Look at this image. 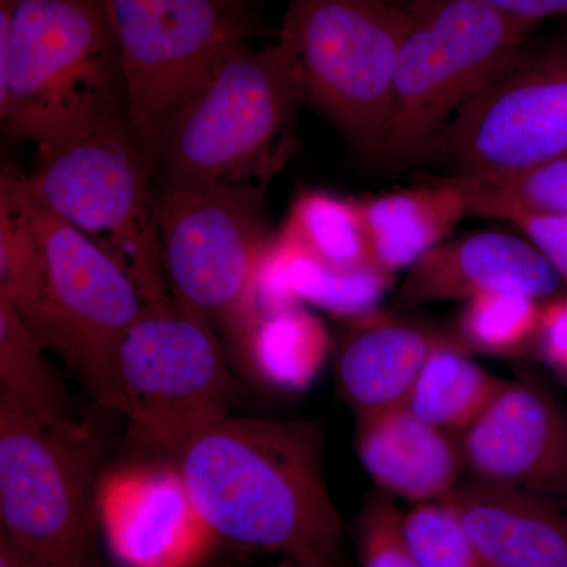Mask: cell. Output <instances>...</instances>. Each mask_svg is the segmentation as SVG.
<instances>
[{
	"label": "cell",
	"instance_id": "1",
	"mask_svg": "<svg viewBox=\"0 0 567 567\" xmlns=\"http://www.w3.org/2000/svg\"><path fill=\"white\" fill-rule=\"evenodd\" d=\"M323 457L319 421L229 415L194 436L175 466L219 543L336 563L344 525Z\"/></svg>",
	"mask_w": 567,
	"mask_h": 567
},
{
	"label": "cell",
	"instance_id": "2",
	"mask_svg": "<svg viewBox=\"0 0 567 567\" xmlns=\"http://www.w3.org/2000/svg\"><path fill=\"white\" fill-rule=\"evenodd\" d=\"M122 111L121 59L104 0H0L7 136L47 144Z\"/></svg>",
	"mask_w": 567,
	"mask_h": 567
},
{
	"label": "cell",
	"instance_id": "3",
	"mask_svg": "<svg viewBox=\"0 0 567 567\" xmlns=\"http://www.w3.org/2000/svg\"><path fill=\"white\" fill-rule=\"evenodd\" d=\"M306 100L292 52L235 44L164 126L155 153L162 182L252 185L268 182L292 152Z\"/></svg>",
	"mask_w": 567,
	"mask_h": 567
},
{
	"label": "cell",
	"instance_id": "4",
	"mask_svg": "<svg viewBox=\"0 0 567 567\" xmlns=\"http://www.w3.org/2000/svg\"><path fill=\"white\" fill-rule=\"evenodd\" d=\"M37 147L35 167L24 174L33 196L110 254L152 309L175 308L159 244L156 175L128 112Z\"/></svg>",
	"mask_w": 567,
	"mask_h": 567
},
{
	"label": "cell",
	"instance_id": "5",
	"mask_svg": "<svg viewBox=\"0 0 567 567\" xmlns=\"http://www.w3.org/2000/svg\"><path fill=\"white\" fill-rule=\"evenodd\" d=\"M0 185L20 205L39 249V293L22 320L44 349L82 377L100 404L122 413L115 358L151 306L110 254L33 196L24 174L6 171Z\"/></svg>",
	"mask_w": 567,
	"mask_h": 567
},
{
	"label": "cell",
	"instance_id": "6",
	"mask_svg": "<svg viewBox=\"0 0 567 567\" xmlns=\"http://www.w3.org/2000/svg\"><path fill=\"white\" fill-rule=\"evenodd\" d=\"M264 188L162 182L158 227L175 305L226 338L246 364L260 322L257 282L268 240Z\"/></svg>",
	"mask_w": 567,
	"mask_h": 567
},
{
	"label": "cell",
	"instance_id": "7",
	"mask_svg": "<svg viewBox=\"0 0 567 567\" xmlns=\"http://www.w3.org/2000/svg\"><path fill=\"white\" fill-rule=\"evenodd\" d=\"M96 440L0 398V535L37 567H99Z\"/></svg>",
	"mask_w": 567,
	"mask_h": 567
},
{
	"label": "cell",
	"instance_id": "8",
	"mask_svg": "<svg viewBox=\"0 0 567 567\" xmlns=\"http://www.w3.org/2000/svg\"><path fill=\"white\" fill-rule=\"evenodd\" d=\"M413 11L395 0H289L279 40L306 93L357 151L382 156L399 52Z\"/></svg>",
	"mask_w": 567,
	"mask_h": 567
},
{
	"label": "cell",
	"instance_id": "9",
	"mask_svg": "<svg viewBox=\"0 0 567 567\" xmlns=\"http://www.w3.org/2000/svg\"><path fill=\"white\" fill-rule=\"evenodd\" d=\"M529 29L483 0H432L413 10L383 158H423L451 118L513 61Z\"/></svg>",
	"mask_w": 567,
	"mask_h": 567
},
{
	"label": "cell",
	"instance_id": "10",
	"mask_svg": "<svg viewBox=\"0 0 567 567\" xmlns=\"http://www.w3.org/2000/svg\"><path fill=\"white\" fill-rule=\"evenodd\" d=\"M115 383L130 443L173 464L194 436L230 415L237 394L218 334L178 306L148 309L130 328Z\"/></svg>",
	"mask_w": 567,
	"mask_h": 567
},
{
	"label": "cell",
	"instance_id": "11",
	"mask_svg": "<svg viewBox=\"0 0 567 567\" xmlns=\"http://www.w3.org/2000/svg\"><path fill=\"white\" fill-rule=\"evenodd\" d=\"M126 111L153 167L164 126L235 44L244 25L223 0H104ZM155 171V167H153Z\"/></svg>",
	"mask_w": 567,
	"mask_h": 567
},
{
	"label": "cell",
	"instance_id": "12",
	"mask_svg": "<svg viewBox=\"0 0 567 567\" xmlns=\"http://www.w3.org/2000/svg\"><path fill=\"white\" fill-rule=\"evenodd\" d=\"M424 155L453 175L518 173L567 156V41L522 50L451 118Z\"/></svg>",
	"mask_w": 567,
	"mask_h": 567
},
{
	"label": "cell",
	"instance_id": "13",
	"mask_svg": "<svg viewBox=\"0 0 567 567\" xmlns=\"http://www.w3.org/2000/svg\"><path fill=\"white\" fill-rule=\"evenodd\" d=\"M96 514L111 554L125 567H199L219 544L175 464L112 473L99 484Z\"/></svg>",
	"mask_w": 567,
	"mask_h": 567
},
{
	"label": "cell",
	"instance_id": "14",
	"mask_svg": "<svg viewBox=\"0 0 567 567\" xmlns=\"http://www.w3.org/2000/svg\"><path fill=\"white\" fill-rule=\"evenodd\" d=\"M458 446L476 481L567 499V413L535 383L506 382Z\"/></svg>",
	"mask_w": 567,
	"mask_h": 567
},
{
	"label": "cell",
	"instance_id": "15",
	"mask_svg": "<svg viewBox=\"0 0 567 567\" xmlns=\"http://www.w3.org/2000/svg\"><path fill=\"white\" fill-rule=\"evenodd\" d=\"M513 292L548 303L565 284L527 238L496 230L443 241L410 268L399 286L401 306L468 301L480 295Z\"/></svg>",
	"mask_w": 567,
	"mask_h": 567
},
{
	"label": "cell",
	"instance_id": "16",
	"mask_svg": "<svg viewBox=\"0 0 567 567\" xmlns=\"http://www.w3.org/2000/svg\"><path fill=\"white\" fill-rule=\"evenodd\" d=\"M445 503L491 567H567V503L473 480Z\"/></svg>",
	"mask_w": 567,
	"mask_h": 567
},
{
	"label": "cell",
	"instance_id": "17",
	"mask_svg": "<svg viewBox=\"0 0 567 567\" xmlns=\"http://www.w3.org/2000/svg\"><path fill=\"white\" fill-rule=\"evenodd\" d=\"M346 323L334 350L342 401L357 417L405 405L429 354L445 333L379 309Z\"/></svg>",
	"mask_w": 567,
	"mask_h": 567
},
{
	"label": "cell",
	"instance_id": "18",
	"mask_svg": "<svg viewBox=\"0 0 567 567\" xmlns=\"http://www.w3.org/2000/svg\"><path fill=\"white\" fill-rule=\"evenodd\" d=\"M357 453L380 491L415 505L445 498L465 470L453 435L405 405L358 417Z\"/></svg>",
	"mask_w": 567,
	"mask_h": 567
},
{
	"label": "cell",
	"instance_id": "19",
	"mask_svg": "<svg viewBox=\"0 0 567 567\" xmlns=\"http://www.w3.org/2000/svg\"><path fill=\"white\" fill-rule=\"evenodd\" d=\"M393 281L377 267L342 270L319 262L276 234L260 264L257 301L262 315L312 305L349 320L377 311Z\"/></svg>",
	"mask_w": 567,
	"mask_h": 567
},
{
	"label": "cell",
	"instance_id": "20",
	"mask_svg": "<svg viewBox=\"0 0 567 567\" xmlns=\"http://www.w3.org/2000/svg\"><path fill=\"white\" fill-rule=\"evenodd\" d=\"M372 264L386 275L415 267L470 215L465 194L447 178L361 199Z\"/></svg>",
	"mask_w": 567,
	"mask_h": 567
},
{
	"label": "cell",
	"instance_id": "21",
	"mask_svg": "<svg viewBox=\"0 0 567 567\" xmlns=\"http://www.w3.org/2000/svg\"><path fill=\"white\" fill-rule=\"evenodd\" d=\"M506 385L445 334L425 361L405 406L425 423L461 436Z\"/></svg>",
	"mask_w": 567,
	"mask_h": 567
},
{
	"label": "cell",
	"instance_id": "22",
	"mask_svg": "<svg viewBox=\"0 0 567 567\" xmlns=\"http://www.w3.org/2000/svg\"><path fill=\"white\" fill-rule=\"evenodd\" d=\"M330 349L322 320L305 306L264 312L246 368L278 390L301 391L319 374Z\"/></svg>",
	"mask_w": 567,
	"mask_h": 567
},
{
	"label": "cell",
	"instance_id": "23",
	"mask_svg": "<svg viewBox=\"0 0 567 567\" xmlns=\"http://www.w3.org/2000/svg\"><path fill=\"white\" fill-rule=\"evenodd\" d=\"M278 234L330 267H375L361 199L324 192L306 193L295 200Z\"/></svg>",
	"mask_w": 567,
	"mask_h": 567
},
{
	"label": "cell",
	"instance_id": "24",
	"mask_svg": "<svg viewBox=\"0 0 567 567\" xmlns=\"http://www.w3.org/2000/svg\"><path fill=\"white\" fill-rule=\"evenodd\" d=\"M43 352L17 309L0 297V398L50 423L81 420Z\"/></svg>",
	"mask_w": 567,
	"mask_h": 567
},
{
	"label": "cell",
	"instance_id": "25",
	"mask_svg": "<svg viewBox=\"0 0 567 567\" xmlns=\"http://www.w3.org/2000/svg\"><path fill=\"white\" fill-rule=\"evenodd\" d=\"M543 306L528 295H480L465 301L454 339L470 354L516 357L537 346Z\"/></svg>",
	"mask_w": 567,
	"mask_h": 567
},
{
	"label": "cell",
	"instance_id": "26",
	"mask_svg": "<svg viewBox=\"0 0 567 567\" xmlns=\"http://www.w3.org/2000/svg\"><path fill=\"white\" fill-rule=\"evenodd\" d=\"M446 178L465 194L470 215L495 219L514 210L567 215V156L518 173Z\"/></svg>",
	"mask_w": 567,
	"mask_h": 567
},
{
	"label": "cell",
	"instance_id": "27",
	"mask_svg": "<svg viewBox=\"0 0 567 567\" xmlns=\"http://www.w3.org/2000/svg\"><path fill=\"white\" fill-rule=\"evenodd\" d=\"M404 528L421 567H491L443 502L412 507L404 514Z\"/></svg>",
	"mask_w": 567,
	"mask_h": 567
},
{
	"label": "cell",
	"instance_id": "28",
	"mask_svg": "<svg viewBox=\"0 0 567 567\" xmlns=\"http://www.w3.org/2000/svg\"><path fill=\"white\" fill-rule=\"evenodd\" d=\"M357 548L361 567H421L406 539L404 514L380 488L365 498L358 516Z\"/></svg>",
	"mask_w": 567,
	"mask_h": 567
},
{
	"label": "cell",
	"instance_id": "29",
	"mask_svg": "<svg viewBox=\"0 0 567 567\" xmlns=\"http://www.w3.org/2000/svg\"><path fill=\"white\" fill-rule=\"evenodd\" d=\"M502 219L514 224L529 244L543 254L567 289V215L514 210L506 213Z\"/></svg>",
	"mask_w": 567,
	"mask_h": 567
},
{
	"label": "cell",
	"instance_id": "30",
	"mask_svg": "<svg viewBox=\"0 0 567 567\" xmlns=\"http://www.w3.org/2000/svg\"><path fill=\"white\" fill-rule=\"evenodd\" d=\"M537 347L546 363L567 380V292L544 303Z\"/></svg>",
	"mask_w": 567,
	"mask_h": 567
},
{
	"label": "cell",
	"instance_id": "31",
	"mask_svg": "<svg viewBox=\"0 0 567 567\" xmlns=\"http://www.w3.org/2000/svg\"><path fill=\"white\" fill-rule=\"evenodd\" d=\"M507 17L535 25L547 18H566L567 0H483Z\"/></svg>",
	"mask_w": 567,
	"mask_h": 567
},
{
	"label": "cell",
	"instance_id": "32",
	"mask_svg": "<svg viewBox=\"0 0 567 567\" xmlns=\"http://www.w3.org/2000/svg\"><path fill=\"white\" fill-rule=\"evenodd\" d=\"M0 567H37L31 559L10 543L6 536L0 535Z\"/></svg>",
	"mask_w": 567,
	"mask_h": 567
},
{
	"label": "cell",
	"instance_id": "33",
	"mask_svg": "<svg viewBox=\"0 0 567 567\" xmlns=\"http://www.w3.org/2000/svg\"><path fill=\"white\" fill-rule=\"evenodd\" d=\"M221 567H238V566H221ZM267 567H338L336 563H308L300 561V559L282 558L281 561Z\"/></svg>",
	"mask_w": 567,
	"mask_h": 567
},
{
	"label": "cell",
	"instance_id": "34",
	"mask_svg": "<svg viewBox=\"0 0 567 567\" xmlns=\"http://www.w3.org/2000/svg\"><path fill=\"white\" fill-rule=\"evenodd\" d=\"M395 2L401 3L406 10L413 11L425 6V3L432 2V0H395Z\"/></svg>",
	"mask_w": 567,
	"mask_h": 567
},
{
	"label": "cell",
	"instance_id": "35",
	"mask_svg": "<svg viewBox=\"0 0 567 567\" xmlns=\"http://www.w3.org/2000/svg\"><path fill=\"white\" fill-rule=\"evenodd\" d=\"M223 2H226V3H235V2H237V0H223Z\"/></svg>",
	"mask_w": 567,
	"mask_h": 567
}]
</instances>
